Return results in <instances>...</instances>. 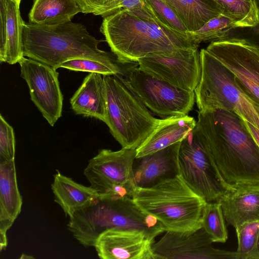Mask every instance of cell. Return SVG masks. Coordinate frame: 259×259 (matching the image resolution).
<instances>
[{"instance_id":"6da1fadb","label":"cell","mask_w":259,"mask_h":259,"mask_svg":"<svg viewBox=\"0 0 259 259\" xmlns=\"http://www.w3.org/2000/svg\"><path fill=\"white\" fill-rule=\"evenodd\" d=\"M193 132L228 191L259 189V146L236 113L198 111Z\"/></svg>"},{"instance_id":"7a4b0ae2","label":"cell","mask_w":259,"mask_h":259,"mask_svg":"<svg viewBox=\"0 0 259 259\" xmlns=\"http://www.w3.org/2000/svg\"><path fill=\"white\" fill-rule=\"evenodd\" d=\"M100 31L121 63L137 62L150 55L171 54L180 49L198 47L189 35L126 10L104 17Z\"/></svg>"},{"instance_id":"3957f363","label":"cell","mask_w":259,"mask_h":259,"mask_svg":"<svg viewBox=\"0 0 259 259\" xmlns=\"http://www.w3.org/2000/svg\"><path fill=\"white\" fill-rule=\"evenodd\" d=\"M73 237L85 247L93 246L99 236L111 229L139 230L155 238L165 232L161 223L128 196L100 194L75 211L67 224Z\"/></svg>"},{"instance_id":"277c9868","label":"cell","mask_w":259,"mask_h":259,"mask_svg":"<svg viewBox=\"0 0 259 259\" xmlns=\"http://www.w3.org/2000/svg\"><path fill=\"white\" fill-rule=\"evenodd\" d=\"M22 40L24 56L56 70L71 59L114 57L99 49V45L103 40L90 34L83 24L71 21L51 25L24 22Z\"/></svg>"},{"instance_id":"5b68a950","label":"cell","mask_w":259,"mask_h":259,"mask_svg":"<svg viewBox=\"0 0 259 259\" xmlns=\"http://www.w3.org/2000/svg\"><path fill=\"white\" fill-rule=\"evenodd\" d=\"M145 212L155 217L165 231L192 232L202 227L207 202L180 175L152 187H137L133 196Z\"/></svg>"},{"instance_id":"8992f818","label":"cell","mask_w":259,"mask_h":259,"mask_svg":"<svg viewBox=\"0 0 259 259\" xmlns=\"http://www.w3.org/2000/svg\"><path fill=\"white\" fill-rule=\"evenodd\" d=\"M122 74L104 75L106 90L105 123L122 148L136 149L153 132L154 117Z\"/></svg>"},{"instance_id":"52a82bcc","label":"cell","mask_w":259,"mask_h":259,"mask_svg":"<svg viewBox=\"0 0 259 259\" xmlns=\"http://www.w3.org/2000/svg\"><path fill=\"white\" fill-rule=\"evenodd\" d=\"M201 74L194 90L198 111L233 112L259 130V105L236 82L234 75L206 49L200 52Z\"/></svg>"},{"instance_id":"ba28073f","label":"cell","mask_w":259,"mask_h":259,"mask_svg":"<svg viewBox=\"0 0 259 259\" xmlns=\"http://www.w3.org/2000/svg\"><path fill=\"white\" fill-rule=\"evenodd\" d=\"M136 149H103L83 170L90 186L100 194L132 197L137 186L134 173Z\"/></svg>"},{"instance_id":"9c48e42d","label":"cell","mask_w":259,"mask_h":259,"mask_svg":"<svg viewBox=\"0 0 259 259\" xmlns=\"http://www.w3.org/2000/svg\"><path fill=\"white\" fill-rule=\"evenodd\" d=\"M124 75L143 104L159 116L186 115L193 108L194 92L183 90L155 78L139 67L125 69Z\"/></svg>"},{"instance_id":"30bf717a","label":"cell","mask_w":259,"mask_h":259,"mask_svg":"<svg viewBox=\"0 0 259 259\" xmlns=\"http://www.w3.org/2000/svg\"><path fill=\"white\" fill-rule=\"evenodd\" d=\"M178 161L182 178L207 202L219 201L229 192L193 131L181 141Z\"/></svg>"},{"instance_id":"8fae6325","label":"cell","mask_w":259,"mask_h":259,"mask_svg":"<svg viewBox=\"0 0 259 259\" xmlns=\"http://www.w3.org/2000/svg\"><path fill=\"white\" fill-rule=\"evenodd\" d=\"M234 75L244 92L259 105V49L241 38L211 42L206 49Z\"/></svg>"},{"instance_id":"7c38bea8","label":"cell","mask_w":259,"mask_h":259,"mask_svg":"<svg viewBox=\"0 0 259 259\" xmlns=\"http://www.w3.org/2000/svg\"><path fill=\"white\" fill-rule=\"evenodd\" d=\"M137 63L140 69L153 77L190 92H194L201 78L198 48L150 55L139 59Z\"/></svg>"},{"instance_id":"4fadbf2b","label":"cell","mask_w":259,"mask_h":259,"mask_svg":"<svg viewBox=\"0 0 259 259\" xmlns=\"http://www.w3.org/2000/svg\"><path fill=\"white\" fill-rule=\"evenodd\" d=\"M18 63L20 76L28 86L31 101L53 126L62 116L63 106L59 73L49 65L24 57Z\"/></svg>"},{"instance_id":"5bb4252c","label":"cell","mask_w":259,"mask_h":259,"mask_svg":"<svg viewBox=\"0 0 259 259\" xmlns=\"http://www.w3.org/2000/svg\"><path fill=\"white\" fill-rule=\"evenodd\" d=\"M204 229L192 232L165 231L152 245L158 259H242L236 251L215 248Z\"/></svg>"},{"instance_id":"9a60e30c","label":"cell","mask_w":259,"mask_h":259,"mask_svg":"<svg viewBox=\"0 0 259 259\" xmlns=\"http://www.w3.org/2000/svg\"><path fill=\"white\" fill-rule=\"evenodd\" d=\"M154 239L142 230L111 229L99 236L94 247L102 259H158Z\"/></svg>"},{"instance_id":"2e32d148","label":"cell","mask_w":259,"mask_h":259,"mask_svg":"<svg viewBox=\"0 0 259 259\" xmlns=\"http://www.w3.org/2000/svg\"><path fill=\"white\" fill-rule=\"evenodd\" d=\"M181 142L139 158L134 167L137 187L148 188L180 175L178 156Z\"/></svg>"},{"instance_id":"e0dca14e","label":"cell","mask_w":259,"mask_h":259,"mask_svg":"<svg viewBox=\"0 0 259 259\" xmlns=\"http://www.w3.org/2000/svg\"><path fill=\"white\" fill-rule=\"evenodd\" d=\"M21 0H0V62L13 65L23 57Z\"/></svg>"},{"instance_id":"ac0fdd59","label":"cell","mask_w":259,"mask_h":259,"mask_svg":"<svg viewBox=\"0 0 259 259\" xmlns=\"http://www.w3.org/2000/svg\"><path fill=\"white\" fill-rule=\"evenodd\" d=\"M15 159L0 162V250L8 245L7 231L21 211Z\"/></svg>"},{"instance_id":"d6986e66","label":"cell","mask_w":259,"mask_h":259,"mask_svg":"<svg viewBox=\"0 0 259 259\" xmlns=\"http://www.w3.org/2000/svg\"><path fill=\"white\" fill-rule=\"evenodd\" d=\"M193 117L176 115L160 119L150 136L136 149V158L153 153L183 140L194 129Z\"/></svg>"},{"instance_id":"ffe728a7","label":"cell","mask_w":259,"mask_h":259,"mask_svg":"<svg viewBox=\"0 0 259 259\" xmlns=\"http://www.w3.org/2000/svg\"><path fill=\"white\" fill-rule=\"evenodd\" d=\"M71 108L78 115L104 122L106 117V90L103 76L91 72L70 99Z\"/></svg>"},{"instance_id":"44dd1931","label":"cell","mask_w":259,"mask_h":259,"mask_svg":"<svg viewBox=\"0 0 259 259\" xmlns=\"http://www.w3.org/2000/svg\"><path fill=\"white\" fill-rule=\"evenodd\" d=\"M51 189L54 201L69 218L75 211L91 203L100 195L91 186L79 184L58 170L54 175Z\"/></svg>"},{"instance_id":"7402d4cb","label":"cell","mask_w":259,"mask_h":259,"mask_svg":"<svg viewBox=\"0 0 259 259\" xmlns=\"http://www.w3.org/2000/svg\"><path fill=\"white\" fill-rule=\"evenodd\" d=\"M227 226L259 221V189L229 191L219 201Z\"/></svg>"},{"instance_id":"603a6c76","label":"cell","mask_w":259,"mask_h":259,"mask_svg":"<svg viewBox=\"0 0 259 259\" xmlns=\"http://www.w3.org/2000/svg\"><path fill=\"white\" fill-rule=\"evenodd\" d=\"M182 20L189 32L199 30L211 19L223 13L213 0H164Z\"/></svg>"},{"instance_id":"cb8c5ba5","label":"cell","mask_w":259,"mask_h":259,"mask_svg":"<svg viewBox=\"0 0 259 259\" xmlns=\"http://www.w3.org/2000/svg\"><path fill=\"white\" fill-rule=\"evenodd\" d=\"M81 12L75 0H33L29 13V22L51 25L71 21Z\"/></svg>"},{"instance_id":"d4e9b609","label":"cell","mask_w":259,"mask_h":259,"mask_svg":"<svg viewBox=\"0 0 259 259\" xmlns=\"http://www.w3.org/2000/svg\"><path fill=\"white\" fill-rule=\"evenodd\" d=\"M222 8L223 14L232 19L238 27H250L258 22L255 0H213Z\"/></svg>"},{"instance_id":"484cf974","label":"cell","mask_w":259,"mask_h":259,"mask_svg":"<svg viewBox=\"0 0 259 259\" xmlns=\"http://www.w3.org/2000/svg\"><path fill=\"white\" fill-rule=\"evenodd\" d=\"M238 26L231 18L223 14L207 22L199 30L189 32L192 41L197 46L203 42L214 41L230 37Z\"/></svg>"},{"instance_id":"4316f807","label":"cell","mask_w":259,"mask_h":259,"mask_svg":"<svg viewBox=\"0 0 259 259\" xmlns=\"http://www.w3.org/2000/svg\"><path fill=\"white\" fill-rule=\"evenodd\" d=\"M114 57L109 59L76 58L62 63L60 68L75 71L98 73L104 75H124L125 68Z\"/></svg>"},{"instance_id":"83f0119b","label":"cell","mask_w":259,"mask_h":259,"mask_svg":"<svg viewBox=\"0 0 259 259\" xmlns=\"http://www.w3.org/2000/svg\"><path fill=\"white\" fill-rule=\"evenodd\" d=\"M202 227L213 242L225 243L227 241V227L219 201L206 203L203 210Z\"/></svg>"},{"instance_id":"f1b7e54d","label":"cell","mask_w":259,"mask_h":259,"mask_svg":"<svg viewBox=\"0 0 259 259\" xmlns=\"http://www.w3.org/2000/svg\"><path fill=\"white\" fill-rule=\"evenodd\" d=\"M238 240L236 251L242 259H256L259 221L245 222L235 228Z\"/></svg>"},{"instance_id":"f546056e","label":"cell","mask_w":259,"mask_h":259,"mask_svg":"<svg viewBox=\"0 0 259 259\" xmlns=\"http://www.w3.org/2000/svg\"><path fill=\"white\" fill-rule=\"evenodd\" d=\"M157 18L168 28L189 35L185 24L171 7L164 0H145Z\"/></svg>"},{"instance_id":"4dcf8cb0","label":"cell","mask_w":259,"mask_h":259,"mask_svg":"<svg viewBox=\"0 0 259 259\" xmlns=\"http://www.w3.org/2000/svg\"><path fill=\"white\" fill-rule=\"evenodd\" d=\"M15 139L13 127L0 115V162L15 159Z\"/></svg>"},{"instance_id":"1f68e13d","label":"cell","mask_w":259,"mask_h":259,"mask_svg":"<svg viewBox=\"0 0 259 259\" xmlns=\"http://www.w3.org/2000/svg\"><path fill=\"white\" fill-rule=\"evenodd\" d=\"M120 0H75L81 12L103 17Z\"/></svg>"},{"instance_id":"d6a6232c","label":"cell","mask_w":259,"mask_h":259,"mask_svg":"<svg viewBox=\"0 0 259 259\" xmlns=\"http://www.w3.org/2000/svg\"><path fill=\"white\" fill-rule=\"evenodd\" d=\"M255 1L258 9V23L252 26L235 29L230 37L243 39L259 49V0Z\"/></svg>"},{"instance_id":"836d02e7","label":"cell","mask_w":259,"mask_h":259,"mask_svg":"<svg viewBox=\"0 0 259 259\" xmlns=\"http://www.w3.org/2000/svg\"><path fill=\"white\" fill-rule=\"evenodd\" d=\"M245 123L246 127L259 146V130L248 122L245 121Z\"/></svg>"},{"instance_id":"e575fe53","label":"cell","mask_w":259,"mask_h":259,"mask_svg":"<svg viewBox=\"0 0 259 259\" xmlns=\"http://www.w3.org/2000/svg\"><path fill=\"white\" fill-rule=\"evenodd\" d=\"M256 259H259V234L256 245Z\"/></svg>"},{"instance_id":"d590c367","label":"cell","mask_w":259,"mask_h":259,"mask_svg":"<svg viewBox=\"0 0 259 259\" xmlns=\"http://www.w3.org/2000/svg\"><path fill=\"white\" fill-rule=\"evenodd\" d=\"M34 258L31 255H28L27 254H22L21 256L20 257V258Z\"/></svg>"}]
</instances>
